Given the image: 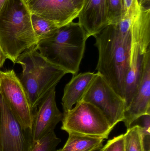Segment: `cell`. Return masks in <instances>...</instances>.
Masks as SVG:
<instances>
[{
  "mask_svg": "<svg viewBox=\"0 0 150 151\" xmlns=\"http://www.w3.org/2000/svg\"><path fill=\"white\" fill-rule=\"evenodd\" d=\"M134 17L125 14L120 20L107 25L94 36L99 53L96 70L124 99Z\"/></svg>",
  "mask_w": 150,
  "mask_h": 151,
  "instance_id": "obj_1",
  "label": "cell"
},
{
  "mask_svg": "<svg viewBox=\"0 0 150 151\" xmlns=\"http://www.w3.org/2000/svg\"><path fill=\"white\" fill-rule=\"evenodd\" d=\"M38 42L24 0H8L0 12V44L7 59L16 64L22 53Z\"/></svg>",
  "mask_w": 150,
  "mask_h": 151,
  "instance_id": "obj_2",
  "label": "cell"
},
{
  "mask_svg": "<svg viewBox=\"0 0 150 151\" xmlns=\"http://www.w3.org/2000/svg\"><path fill=\"white\" fill-rule=\"evenodd\" d=\"M88 38L80 24L72 22L50 37L39 41L36 47L51 63L75 75L79 71Z\"/></svg>",
  "mask_w": 150,
  "mask_h": 151,
  "instance_id": "obj_3",
  "label": "cell"
},
{
  "mask_svg": "<svg viewBox=\"0 0 150 151\" xmlns=\"http://www.w3.org/2000/svg\"><path fill=\"white\" fill-rule=\"evenodd\" d=\"M16 63L23 68L18 78L33 113L42 99L68 73L42 56L36 46L22 53Z\"/></svg>",
  "mask_w": 150,
  "mask_h": 151,
  "instance_id": "obj_4",
  "label": "cell"
},
{
  "mask_svg": "<svg viewBox=\"0 0 150 151\" xmlns=\"http://www.w3.org/2000/svg\"><path fill=\"white\" fill-rule=\"evenodd\" d=\"M150 9L142 8L133 18L130 66L126 78L124 99L130 105L140 83L145 53L150 49Z\"/></svg>",
  "mask_w": 150,
  "mask_h": 151,
  "instance_id": "obj_5",
  "label": "cell"
},
{
  "mask_svg": "<svg viewBox=\"0 0 150 151\" xmlns=\"http://www.w3.org/2000/svg\"><path fill=\"white\" fill-rule=\"evenodd\" d=\"M62 130L68 134L107 139L113 129L97 106L80 101L75 107L63 114Z\"/></svg>",
  "mask_w": 150,
  "mask_h": 151,
  "instance_id": "obj_6",
  "label": "cell"
},
{
  "mask_svg": "<svg viewBox=\"0 0 150 151\" xmlns=\"http://www.w3.org/2000/svg\"><path fill=\"white\" fill-rule=\"evenodd\" d=\"M82 100L97 106L103 113L112 129L123 122L126 109L125 99L118 95L98 73ZM81 100V101H82Z\"/></svg>",
  "mask_w": 150,
  "mask_h": 151,
  "instance_id": "obj_7",
  "label": "cell"
},
{
  "mask_svg": "<svg viewBox=\"0 0 150 151\" xmlns=\"http://www.w3.org/2000/svg\"><path fill=\"white\" fill-rule=\"evenodd\" d=\"M0 96L22 127L31 130L33 112L24 88L14 70L0 71Z\"/></svg>",
  "mask_w": 150,
  "mask_h": 151,
  "instance_id": "obj_8",
  "label": "cell"
},
{
  "mask_svg": "<svg viewBox=\"0 0 150 151\" xmlns=\"http://www.w3.org/2000/svg\"><path fill=\"white\" fill-rule=\"evenodd\" d=\"M31 130L22 127L0 96V151H31Z\"/></svg>",
  "mask_w": 150,
  "mask_h": 151,
  "instance_id": "obj_9",
  "label": "cell"
},
{
  "mask_svg": "<svg viewBox=\"0 0 150 151\" xmlns=\"http://www.w3.org/2000/svg\"><path fill=\"white\" fill-rule=\"evenodd\" d=\"M55 93V87L42 99L33 113L31 132L33 143L54 131L62 121L63 113L57 107Z\"/></svg>",
  "mask_w": 150,
  "mask_h": 151,
  "instance_id": "obj_10",
  "label": "cell"
},
{
  "mask_svg": "<svg viewBox=\"0 0 150 151\" xmlns=\"http://www.w3.org/2000/svg\"><path fill=\"white\" fill-rule=\"evenodd\" d=\"M31 14H35L63 27L77 18L79 11L72 0H26Z\"/></svg>",
  "mask_w": 150,
  "mask_h": 151,
  "instance_id": "obj_11",
  "label": "cell"
},
{
  "mask_svg": "<svg viewBox=\"0 0 150 151\" xmlns=\"http://www.w3.org/2000/svg\"><path fill=\"white\" fill-rule=\"evenodd\" d=\"M150 115V49L145 53L141 78L130 105L125 112L127 129L140 117Z\"/></svg>",
  "mask_w": 150,
  "mask_h": 151,
  "instance_id": "obj_12",
  "label": "cell"
},
{
  "mask_svg": "<svg viewBox=\"0 0 150 151\" xmlns=\"http://www.w3.org/2000/svg\"><path fill=\"white\" fill-rule=\"evenodd\" d=\"M77 18L88 37L95 36L108 25L107 0H84Z\"/></svg>",
  "mask_w": 150,
  "mask_h": 151,
  "instance_id": "obj_13",
  "label": "cell"
},
{
  "mask_svg": "<svg viewBox=\"0 0 150 151\" xmlns=\"http://www.w3.org/2000/svg\"><path fill=\"white\" fill-rule=\"evenodd\" d=\"M96 75L97 73L88 72L73 76L64 88L62 99L63 114L72 109L74 105L82 100Z\"/></svg>",
  "mask_w": 150,
  "mask_h": 151,
  "instance_id": "obj_14",
  "label": "cell"
},
{
  "mask_svg": "<svg viewBox=\"0 0 150 151\" xmlns=\"http://www.w3.org/2000/svg\"><path fill=\"white\" fill-rule=\"evenodd\" d=\"M104 142L102 138L68 134L63 147L55 151H95L103 147Z\"/></svg>",
  "mask_w": 150,
  "mask_h": 151,
  "instance_id": "obj_15",
  "label": "cell"
},
{
  "mask_svg": "<svg viewBox=\"0 0 150 151\" xmlns=\"http://www.w3.org/2000/svg\"><path fill=\"white\" fill-rule=\"evenodd\" d=\"M31 19L38 42L52 36L61 27L53 21L35 14H31Z\"/></svg>",
  "mask_w": 150,
  "mask_h": 151,
  "instance_id": "obj_16",
  "label": "cell"
},
{
  "mask_svg": "<svg viewBox=\"0 0 150 151\" xmlns=\"http://www.w3.org/2000/svg\"><path fill=\"white\" fill-rule=\"evenodd\" d=\"M124 137V151H146L139 125H132Z\"/></svg>",
  "mask_w": 150,
  "mask_h": 151,
  "instance_id": "obj_17",
  "label": "cell"
},
{
  "mask_svg": "<svg viewBox=\"0 0 150 151\" xmlns=\"http://www.w3.org/2000/svg\"><path fill=\"white\" fill-rule=\"evenodd\" d=\"M61 142V139L53 131L33 143L31 151H55Z\"/></svg>",
  "mask_w": 150,
  "mask_h": 151,
  "instance_id": "obj_18",
  "label": "cell"
},
{
  "mask_svg": "<svg viewBox=\"0 0 150 151\" xmlns=\"http://www.w3.org/2000/svg\"><path fill=\"white\" fill-rule=\"evenodd\" d=\"M108 24L120 20L125 14L124 0H107Z\"/></svg>",
  "mask_w": 150,
  "mask_h": 151,
  "instance_id": "obj_19",
  "label": "cell"
},
{
  "mask_svg": "<svg viewBox=\"0 0 150 151\" xmlns=\"http://www.w3.org/2000/svg\"><path fill=\"white\" fill-rule=\"evenodd\" d=\"M124 134L115 137L109 140L100 151H124Z\"/></svg>",
  "mask_w": 150,
  "mask_h": 151,
  "instance_id": "obj_20",
  "label": "cell"
},
{
  "mask_svg": "<svg viewBox=\"0 0 150 151\" xmlns=\"http://www.w3.org/2000/svg\"><path fill=\"white\" fill-rule=\"evenodd\" d=\"M124 3L125 14L134 17L141 11V7L138 0H124Z\"/></svg>",
  "mask_w": 150,
  "mask_h": 151,
  "instance_id": "obj_21",
  "label": "cell"
},
{
  "mask_svg": "<svg viewBox=\"0 0 150 151\" xmlns=\"http://www.w3.org/2000/svg\"><path fill=\"white\" fill-rule=\"evenodd\" d=\"M7 59V57L4 53L3 51L2 50L1 47V44H0V71H1V68L3 66L4 63Z\"/></svg>",
  "mask_w": 150,
  "mask_h": 151,
  "instance_id": "obj_22",
  "label": "cell"
},
{
  "mask_svg": "<svg viewBox=\"0 0 150 151\" xmlns=\"http://www.w3.org/2000/svg\"><path fill=\"white\" fill-rule=\"evenodd\" d=\"M141 7L146 9L150 8V0H138Z\"/></svg>",
  "mask_w": 150,
  "mask_h": 151,
  "instance_id": "obj_23",
  "label": "cell"
},
{
  "mask_svg": "<svg viewBox=\"0 0 150 151\" xmlns=\"http://www.w3.org/2000/svg\"><path fill=\"white\" fill-rule=\"evenodd\" d=\"M72 1L79 12L82 6L84 0H72Z\"/></svg>",
  "mask_w": 150,
  "mask_h": 151,
  "instance_id": "obj_24",
  "label": "cell"
},
{
  "mask_svg": "<svg viewBox=\"0 0 150 151\" xmlns=\"http://www.w3.org/2000/svg\"><path fill=\"white\" fill-rule=\"evenodd\" d=\"M8 0H0V12Z\"/></svg>",
  "mask_w": 150,
  "mask_h": 151,
  "instance_id": "obj_25",
  "label": "cell"
},
{
  "mask_svg": "<svg viewBox=\"0 0 150 151\" xmlns=\"http://www.w3.org/2000/svg\"><path fill=\"white\" fill-rule=\"evenodd\" d=\"M101 149H99V150H96V151H100V150H101Z\"/></svg>",
  "mask_w": 150,
  "mask_h": 151,
  "instance_id": "obj_26",
  "label": "cell"
},
{
  "mask_svg": "<svg viewBox=\"0 0 150 151\" xmlns=\"http://www.w3.org/2000/svg\"><path fill=\"white\" fill-rule=\"evenodd\" d=\"M26 1V0H24L25 1Z\"/></svg>",
  "mask_w": 150,
  "mask_h": 151,
  "instance_id": "obj_27",
  "label": "cell"
}]
</instances>
